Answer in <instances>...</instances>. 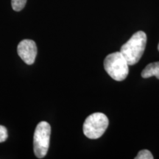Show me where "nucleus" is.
Instances as JSON below:
<instances>
[{
	"label": "nucleus",
	"instance_id": "1",
	"mask_svg": "<svg viewBox=\"0 0 159 159\" xmlns=\"http://www.w3.org/2000/svg\"><path fill=\"white\" fill-rule=\"evenodd\" d=\"M147 39L144 32L138 31L122 46L119 52L126 59L129 66L135 65L141 59L146 47Z\"/></svg>",
	"mask_w": 159,
	"mask_h": 159
},
{
	"label": "nucleus",
	"instance_id": "2",
	"mask_svg": "<svg viewBox=\"0 0 159 159\" xmlns=\"http://www.w3.org/2000/svg\"><path fill=\"white\" fill-rule=\"evenodd\" d=\"M104 68L109 76L116 81L124 80L129 73V64L120 52L107 55L104 61Z\"/></svg>",
	"mask_w": 159,
	"mask_h": 159
},
{
	"label": "nucleus",
	"instance_id": "3",
	"mask_svg": "<svg viewBox=\"0 0 159 159\" xmlns=\"http://www.w3.org/2000/svg\"><path fill=\"white\" fill-rule=\"evenodd\" d=\"M109 121L102 113H94L87 117L83 124V134L87 138L97 139L100 138L108 127Z\"/></svg>",
	"mask_w": 159,
	"mask_h": 159
},
{
	"label": "nucleus",
	"instance_id": "4",
	"mask_svg": "<svg viewBox=\"0 0 159 159\" xmlns=\"http://www.w3.org/2000/svg\"><path fill=\"white\" fill-rule=\"evenodd\" d=\"M51 127L48 122H41L37 125L33 137L34 153L38 158L46 156L49 147Z\"/></svg>",
	"mask_w": 159,
	"mask_h": 159
},
{
	"label": "nucleus",
	"instance_id": "5",
	"mask_svg": "<svg viewBox=\"0 0 159 159\" xmlns=\"http://www.w3.org/2000/svg\"><path fill=\"white\" fill-rule=\"evenodd\" d=\"M18 54L21 60L28 65L35 62L37 55V47L33 40L25 39L19 43L17 47Z\"/></svg>",
	"mask_w": 159,
	"mask_h": 159
},
{
	"label": "nucleus",
	"instance_id": "6",
	"mask_svg": "<svg viewBox=\"0 0 159 159\" xmlns=\"http://www.w3.org/2000/svg\"><path fill=\"white\" fill-rule=\"evenodd\" d=\"M152 76L159 79V61L150 63L142 71V77L143 78H149Z\"/></svg>",
	"mask_w": 159,
	"mask_h": 159
},
{
	"label": "nucleus",
	"instance_id": "7",
	"mask_svg": "<svg viewBox=\"0 0 159 159\" xmlns=\"http://www.w3.org/2000/svg\"><path fill=\"white\" fill-rule=\"evenodd\" d=\"M27 0H11V5L15 11H21L25 7Z\"/></svg>",
	"mask_w": 159,
	"mask_h": 159
},
{
	"label": "nucleus",
	"instance_id": "8",
	"mask_svg": "<svg viewBox=\"0 0 159 159\" xmlns=\"http://www.w3.org/2000/svg\"><path fill=\"white\" fill-rule=\"evenodd\" d=\"M136 159H153L154 157L150 151L148 150H142L139 151L137 154Z\"/></svg>",
	"mask_w": 159,
	"mask_h": 159
},
{
	"label": "nucleus",
	"instance_id": "9",
	"mask_svg": "<svg viewBox=\"0 0 159 159\" xmlns=\"http://www.w3.org/2000/svg\"><path fill=\"white\" fill-rule=\"evenodd\" d=\"M7 130L5 127L0 125V143L5 142L6 139H7Z\"/></svg>",
	"mask_w": 159,
	"mask_h": 159
},
{
	"label": "nucleus",
	"instance_id": "10",
	"mask_svg": "<svg viewBox=\"0 0 159 159\" xmlns=\"http://www.w3.org/2000/svg\"><path fill=\"white\" fill-rule=\"evenodd\" d=\"M158 49L159 50V43H158Z\"/></svg>",
	"mask_w": 159,
	"mask_h": 159
}]
</instances>
